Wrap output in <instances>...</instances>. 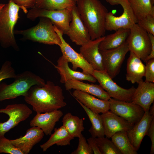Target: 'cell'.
Wrapping results in <instances>:
<instances>
[{"label":"cell","mask_w":154,"mask_h":154,"mask_svg":"<svg viewBox=\"0 0 154 154\" xmlns=\"http://www.w3.org/2000/svg\"><path fill=\"white\" fill-rule=\"evenodd\" d=\"M24 97L37 113L59 110L67 105L61 88L50 81L43 85L33 86Z\"/></svg>","instance_id":"1"},{"label":"cell","mask_w":154,"mask_h":154,"mask_svg":"<svg viewBox=\"0 0 154 154\" xmlns=\"http://www.w3.org/2000/svg\"><path fill=\"white\" fill-rule=\"evenodd\" d=\"M64 84L65 89L68 91L72 89L80 90L102 100H109L111 98L99 85L90 84L76 80H68Z\"/></svg>","instance_id":"23"},{"label":"cell","mask_w":154,"mask_h":154,"mask_svg":"<svg viewBox=\"0 0 154 154\" xmlns=\"http://www.w3.org/2000/svg\"><path fill=\"white\" fill-rule=\"evenodd\" d=\"M146 135L149 137L151 141L150 153L153 154L154 153V118L152 119L151 121Z\"/></svg>","instance_id":"39"},{"label":"cell","mask_w":154,"mask_h":154,"mask_svg":"<svg viewBox=\"0 0 154 154\" xmlns=\"http://www.w3.org/2000/svg\"><path fill=\"white\" fill-rule=\"evenodd\" d=\"M93 152L87 141L85 137L82 134L78 137V143L77 148L71 154H92Z\"/></svg>","instance_id":"36"},{"label":"cell","mask_w":154,"mask_h":154,"mask_svg":"<svg viewBox=\"0 0 154 154\" xmlns=\"http://www.w3.org/2000/svg\"><path fill=\"white\" fill-rule=\"evenodd\" d=\"M109 101L110 111L133 125L140 120L145 112L141 106L132 102L112 98Z\"/></svg>","instance_id":"12"},{"label":"cell","mask_w":154,"mask_h":154,"mask_svg":"<svg viewBox=\"0 0 154 154\" xmlns=\"http://www.w3.org/2000/svg\"><path fill=\"white\" fill-rule=\"evenodd\" d=\"M76 100L87 114L91 123L92 126L88 131L91 137L95 138L105 137L103 123L100 115L92 112Z\"/></svg>","instance_id":"28"},{"label":"cell","mask_w":154,"mask_h":154,"mask_svg":"<svg viewBox=\"0 0 154 154\" xmlns=\"http://www.w3.org/2000/svg\"><path fill=\"white\" fill-rule=\"evenodd\" d=\"M74 138L70 135L64 127L62 125L58 128H55L54 132L51 134L49 139L40 145V147L43 151L45 152L55 144L58 146L70 145V141Z\"/></svg>","instance_id":"26"},{"label":"cell","mask_w":154,"mask_h":154,"mask_svg":"<svg viewBox=\"0 0 154 154\" xmlns=\"http://www.w3.org/2000/svg\"><path fill=\"white\" fill-rule=\"evenodd\" d=\"M115 31L113 34L105 36L99 44L100 50L114 48L121 45L126 41L130 33V29H120Z\"/></svg>","instance_id":"25"},{"label":"cell","mask_w":154,"mask_h":154,"mask_svg":"<svg viewBox=\"0 0 154 154\" xmlns=\"http://www.w3.org/2000/svg\"><path fill=\"white\" fill-rule=\"evenodd\" d=\"M112 5H120L123 9L122 14L116 16L111 12H108L106 17V30L115 31L120 29H130L138 20L135 17L128 0H106Z\"/></svg>","instance_id":"7"},{"label":"cell","mask_w":154,"mask_h":154,"mask_svg":"<svg viewBox=\"0 0 154 154\" xmlns=\"http://www.w3.org/2000/svg\"><path fill=\"white\" fill-rule=\"evenodd\" d=\"M68 62L62 56L57 60L55 67L60 76V82L64 84L67 81L76 80H85L95 83L97 81L92 75L74 70L70 68Z\"/></svg>","instance_id":"20"},{"label":"cell","mask_w":154,"mask_h":154,"mask_svg":"<svg viewBox=\"0 0 154 154\" xmlns=\"http://www.w3.org/2000/svg\"><path fill=\"white\" fill-rule=\"evenodd\" d=\"M63 125L70 135L78 138L84 129L82 118L75 116L70 112L65 114L62 119Z\"/></svg>","instance_id":"27"},{"label":"cell","mask_w":154,"mask_h":154,"mask_svg":"<svg viewBox=\"0 0 154 154\" xmlns=\"http://www.w3.org/2000/svg\"><path fill=\"white\" fill-rule=\"evenodd\" d=\"M76 5L91 40L105 36L106 17L108 11L101 1L100 0H78L76 2Z\"/></svg>","instance_id":"2"},{"label":"cell","mask_w":154,"mask_h":154,"mask_svg":"<svg viewBox=\"0 0 154 154\" xmlns=\"http://www.w3.org/2000/svg\"><path fill=\"white\" fill-rule=\"evenodd\" d=\"M54 29L61 40V43L59 46L62 54V56L68 62L72 65V69L76 70L78 68H81L82 72L92 75L94 70L92 66L84 58L80 53L75 51L67 43L63 37V33L54 25Z\"/></svg>","instance_id":"13"},{"label":"cell","mask_w":154,"mask_h":154,"mask_svg":"<svg viewBox=\"0 0 154 154\" xmlns=\"http://www.w3.org/2000/svg\"><path fill=\"white\" fill-rule=\"evenodd\" d=\"M76 5V2L73 0H35L34 7L54 10L72 8Z\"/></svg>","instance_id":"30"},{"label":"cell","mask_w":154,"mask_h":154,"mask_svg":"<svg viewBox=\"0 0 154 154\" xmlns=\"http://www.w3.org/2000/svg\"><path fill=\"white\" fill-rule=\"evenodd\" d=\"M17 75L15 70L13 67L11 62L6 61L2 65L0 69V82L4 79L15 78Z\"/></svg>","instance_id":"34"},{"label":"cell","mask_w":154,"mask_h":154,"mask_svg":"<svg viewBox=\"0 0 154 154\" xmlns=\"http://www.w3.org/2000/svg\"><path fill=\"white\" fill-rule=\"evenodd\" d=\"M17 4L25 13L28 12L27 9L35 7V0H11Z\"/></svg>","instance_id":"38"},{"label":"cell","mask_w":154,"mask_h":154,"mask_svg":"<svg viewBox=\"0 0 154 154\" xmlns=\"http://www.w3.org/2000/svg\"><path fill=\"white\" fill-rule=\"evenodd\" d=\"M152 4L153 5L154 4V0H151Z\"/></svg>","instance_id":"43"},{"label":"cell","mask_w":154,"mask_h":154,"mask_svg":"<svg viewBox=\"0 0 154 154\" xmlns=\"http://www.w3.org/2000/svg\"><path fill=\"white\" fill-rule=\"evenodd\" d=\"M12 83H0V102L25 96L33 85H43L46 82L39 76L29 71L17 74Z\"/></svg>","instance_id":"4"},{"label":"cell","mask_w":154,"mask_h":154,"mask_svg":"<svg viewBox=\"0 0 154 154\" xmlns=\"http://www.w3.org/2000/svg\"><path fill=\"white\" fill-rule=\"evenodd\" d=\"M105 36L94 40H90L81 46L80 53L92 67L94 70L105 71L102 57L99 48L100 42Z\"/></svg>","instance_id":"15"},{"label":"cell","mask_w":154,"mask_h":154,"mask_svg":"<svg viewBox=\"0 0 154 154\" xmlns=\"http://www.w3.org/2000/svg\"><path fill=\"white\" fill-rule=\"evenodd\" d=\"M137 23L148 33L154 35V15L149 14L138 21Z\"/></svg>","instance_id":"35"},{"label":"cell","mask_w":154,"mask_h":154,"mask_svg":"<svg viewBox=\"0 0 154 154\" xmlns=\"http://www.w3.org/2000/svg\"><path fill=\"white\" fill-rule=\"evenodd\" d=\"M60 110L43 113H38L31 120V127H37L41 129L46 135H50L56 123L63 115Z\"/></svg>","instance_id":"17"},{"label":"cell","mask_w":154,"mask_h":154,"mask_svg":"<svg viewBox=\"0 0 154 154\" xmlns=\"http://www.w3.org/2000/svg\"><path fill=\"white\" fill-rule=\"evenodd\" d=\"M92 75L111 98L118 100L132 102V96L135 89L133 86L128 89L121 87L115 82L105 71L94 70Z\"/></svg>","instance_id":"9"},{"label":"cell","mask_w":154,"mask_h":154,"mask_svg":"<svg viewBox=\"0 0 154 154\" xmlns=\"http://www.w3.org/2000/svg\"><path fill=\"white\" fill-rule=\"evenodd\" d=\"M103 67L112 79L118 74L125 55L129 51L126 42L116 48L100 50Z\"/></svg>","instance_id":"11"},{"label":"cell","mask_w":154,"mask_h":154,"mask_svg":"<svg viewBox=\"0 0 154 154\" xmlns=\"http://www.w3.org/2000/svg\"><path fill=\"white\" fill-rule=\"evenodd\" d=\"M126 41L129 51L145 62L154 58V35L148 33L137 23L130 29Z\"/></svg>","instance_id":"5"},{"label":"cell","mask_w":154,"mask_h":154,"mask_svg":"<svg viewBox=\"0 0 154 154\" xmlns=\"http://www.w3.org/2000/svg\"><path fill=\"white\" fill-rule=\"evenodd\" d=\"M128 1L138 21L151 13L154 12V6L151 0H128Z\"/></svg>","instance_id":"31"},{"label":"cell","mask_w":154,"mask_h":154,"mask_svg":"<svg viewBox=\"0 0 154 154\" xmlns=\"http://www.w3.org/2000/svg\"><path fill=\"white\" fill-rule=\"evenodd\" d=\"M87 142L94 154H102L95 138L91 137L87 139Z\"/></svg>","instance_id":"40"},{"label":"cell","mask_w":154,"mask_h":154,"mask_svg":"<svg viewBox=\"0 0 154 154\" xmlns=\"http://www.w3.org/2000/svg\"><path fill=\"white\" fill-rule=\"evenodd\" d=\"M5 4L0 3V12Z\"/></svg>","instance_id":"42"},{"label":"cell","mask_w":154,"mask_h":154,"mask_svg":"<svg viewBox=\"0 0 154 154\" xmlns=\"http://www.w3.org/2000/svg\"><path fill=\"white\" fill-rule=\"evenodd\" d=\"M132 98V102L141 106L145 112L148 111L154 101V83L143 81L138 83Z\"/></svg>","instance_id":"18"},{"label":"cell","mask_w":154,"mask_h":154,"mask_svg":"<svg viewBox=\"0 0 154 154\" xmlns=\"http://www.w3.org/2000/svg\"><path fill=\"white\" fill-rule=\"evenodd\" d=\"M145 81L154 82V58L149 60L146 62Z\"/></svg>","instance_id":"37"},{"label":"cell","mask_w":154,"mask_h":154,"mask_svg":"<svg viewBox=\"0 0 154 154\" xmlns=\"http://www.w3.org/2000/svg\"><path fill=\"white\" fill-rule=\"evenodd\" d=\"M10 154H23L19 149L14 145L8 139L5 137L0 139V153Z\"/></svg>","instance_id":"33"},{"label":"cell","mask_w":154,"mask_h":154,"mask_svg":"<svg viewBox=\"0 0 154 154\" xmlns=\"http://www.w3.org/2000/svg\"><path fill=\"white\" fill-rule=\"evenodd\" d=\"M72 19L68 29L65 33L71 41L81 46L91 39L88 30L82 20L76 5L72 9Z\"/></svg>","instance_id":"14"},{"label":"cell","mask_w":154,"mask_h":154,"mask_svg":"<svg viewBox=\"0 0 154 154\" xmlns=\"http://www.w3.org/2000/svg\"><path fill=\"white\" fill-rule=\"evenodd\" d=\"M32 112V110L24 104H10L0 109V113L6 114L9 117L6 121L0 122V139L5 137L7 132L20 123L27 119Z\"/></svg>","instance_id":"10"},{"label":"cell","mask_w":154,"mask_h":154,"mask_svg":"<svg viewBox=\"0 0 154 154\" xmlns=\"http://www.w3.org/2000/svg\"><path fill=\"white\" fill-rule=\"evenodd\" d=\"M149 113L152 116L154 117V104L153 103V104L151 106L149 110Z\"/></svg>","instance_id":"41"},{"label":"cell","mask_w":154,"mask_h":154,"mask_svg":"<svg viewBox=\"0 0 154 154\" xmlns=\"http://www.w3.org/2000/svg\"><path fill=\"white\" fill-rule=\"evenodd\" d=\"M72 7L50 10L34 7L28 11L27 17L32 21H35L38 17L48 18L50 20L54 25L64 34L68 29L71 20Z\"/></svg>","instance_id":"8"},{"label":"cell","mask_w":154,"mask_h":154,"mask_svg":"<svg viewBox=\"0 0 154 154\" xmlns=\"http://www.w3.org/2000/svg\"><path fill=\"white\" fill-rule=\"evenodd\" d=\"M126 80L132 84L138 83L145 76V66L141 60L130 52L127 64Z\"/></svg>","instance_id":"24"},{"label":"cell","mask_w":154,"mask_h":154,"mask_svg":"<svg viewBox=\"0 0 154 154\" xmlns=\"http://www.w3.org/2000/svg\"><path fill=\"white\" fill-rule=\"evenodd\" d=\"M111 138L122 154H137L130 141L126 131L117 132Z\"/></svg>","instance_id":"29"},{"label":"cell","mask_w":154,"mask_h":154,"mask_svg":"<svg viewBox=\"0 0 154 154\" xmlns=\"http://www.w3.org/2000/svg\"><path fill=\"white\" fill-rule=\"evenodd\" d=\"M102 154H122L115 144L105 137L95 138Z\"/></svg>","instance_id":"32"},{"label":"cell","mask_w":154,"mask_h":154,"mask_svg":"<svg viewBox=\"0 0 154 154\" xmlns=\"http://www.w3.org/2000/svg\"><path fill=\"white\" fill-rule=\"evenodd\" d=\"M39 19L35 26L25 30H14L15 35H22L23 40L59 46L61 43V39L50 20L44 17H39Z\"/></svg>","instance_id":"6"},{"label":"cell","mask_w":154,"mask_h":154,"mask_svg":"<svg viewBox=\"0 0 154 154\" xmlns=\"http://www.w3.org/2000/svg\"><path fill=\"white\" fill-rule=\"evenodd\" d=\"M20 7L11 0L0 12V44L4 48L19 50L14 36V28L19 18Z\"/></svg>","instance_id":"3"},{"label":"cell","mask_w":154,"mask_h":154,"mask_svg":"<svg viewBox=\"0 0 154 154\" xmlns=\"http://www.w3.org/2000/svg\"><path fill=\"white\" fill-rule=\"evenodd\" d=\"M73 0L74 1L76 2L78 0Z\"/></svg>","instance_id":"44"},{"label":"cell","mask_w":154,"mask_h":154,"mask_svg":"<svg viewBox=\"0 0 154 154\" xmlns=\"http://www.w3.org/2000/svg\"><path fill=\"white\" fill-rule=\"evenodd\" d=\"M153 118L150 114L149 111H146L140 120L126 131L131 144L136 151L139 149L143 138L146 135Z\"/></svg>","instance_id":"21"},{"label":"cell","mask_w":154,"mask_h":154,"mask_svg":"<svg viewBox=\"0 0 154 154\" xmlns=\"http://www.w3.org/2000/svg\"><path fill=\"white\" fill-rule=\"evenodd\" d=\"M44 134L42 130L38 127H31L27 130L24 136L10 140L12 144L20 149L23 154H27L35 145L40 141Z\"/></svg>","instance_id":"19"},{"label":"cell","mask_w":154,"mask_h":154,"mask_svg":"<svg viewBox=\"0 0 154 154\" xmlns=\"http://www.w3.org/2000/svg\"><path fill=\"white\" fill-rule=\"evenodd\" d=\"M72 95L76 100L92 112L99 114H103L110 110L109 100H104L81 91L75 90Z\"/></svg>","instance_id":"22"},{"label":"cell","mask_w":154,"mask_h":154,"mask_svg":"<svg viewBox=\"0 0 154 154\" xmlns=\"http://www.w3.org/2000/svg\"><path fill=\"white\" fill-rule=\"evenodd\" d=\"M100 115L103 122L105 136L109 139L117 132L127 131L133 125L110 111Z\"/></svg>","instance_id":"16"}]
</instances>
